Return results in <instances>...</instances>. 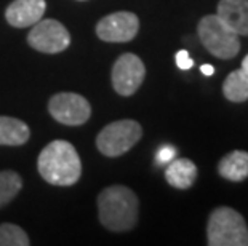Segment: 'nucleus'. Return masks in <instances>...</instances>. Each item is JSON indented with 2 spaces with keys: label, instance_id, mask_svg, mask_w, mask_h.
Masks as SVG:
<instances>
[{
  "label": "nucleus",
  "instance_id": "obj_1",
  "mask_svg": "<svg viewBox=\"0 0 248 246\" xmlns=\"http://www.w3.org/2000/svg\"><path fill=\"white\" fill-rule=\"evenodd\" d=\"M37 168L48 184L60 187L76 184L82 174L80 157L67 141H53L45 145L37 160Z\"/></svg>",
  "mask_w": 248,
  "mask_h": 246
},
{
  "label": "nucleus",
  "instance_id": "obj_2",
  "mask_svg": "<svg viewBox=\"0 0 248 246\" xmlns=\"http://www.w3.org/2000/svg\"><path fill=\"white\" fill-rule=\"evenodd\" d=\"M138 197L125 186L106 187L98 195L99 221L112 232H126L138 222Z\"/></svg>",
  "mask_w": 248,
  "mask_h": 246
},
{
  "label": "nucleus",
  "instance_id": "obj_3",
  "mask_svg": "<svg viewBox=\"0 0 248 246\" xmlns=\"http://www.w3.org/2000/svg\"><path fill=\"white\" fill-rule=\"evenodd\" d=\"M207 237L210 246H248V227L239 211L221 206L210 214Z\"/></svg>",
  "mask_w": 248,
  "mask_h": 246
},
{
  "label": "nucleus",
  "instance_id": "obj_4",
  "mask_svg": "<svg viewBox=\"0 0 248 246\" xmlns=\"http://www.w3.org/2000/svg\"><path fill=\"white\" fill-rule=\"evenodd\" d=\"M197 32L202 45L219 59H232L240 51L239 35L231 30L218 14H207L200 19Z\"/></svg>",
  "mask_w": 248,
  "mask_h": 246
},
{
  "label": "nucleus",
  "instance_id": "obj_5",
  "mask_svg": "<svg viewBox=\"0 0 248 246\" xmlns=\"http://www.w3.org/2000/svg\"><path fill=\"white\" fill-rule=\"evenodd\" d=\"M142 136V128L135 120H119L106 125L96 138L98 150L106 157H119L128 152Z\"/></svg>",
  "mask_w": 248,
  "mask_h": 246
},
{
  "label": "nucleus",
  "instance_id": "obj_6",
  "mask_svg": "<svg viewBox=\"0 0 248 246\" xmlns=\"http://www.w3.org/2000/svg\"><path fill=\"white\" fill-rule=\"evenodd\" d=\"M28 43L42 53H60L71 43L67 29L56 19H40L28 35Z\"/></svg>",
  "mask_w": 248,
  "mask_h": 246
},
{
  "label": "nucleus",
  "instance_id": "obj_7",
  "mask_svg": "<svg viewBox=\"0 0 248 246\" xmlns=\"http://www.w3.org/2000/svg\"><path fill=\"white\" fill-rule=\"evenodd\" d=\"M48 111L56 122L69 127L83 125L92 115V106L76 93H58L48 102Z\"/></svg>",
  "mask_w": 248,
  "mask_h": 246
},
{
  "label": "nucleus",
  "instance_id": "obj_8",
  "mask_svg": "<svg viewBox=\"0 0 248 246\" xmlns=\"http://www.w3.org/2000/svg\"><path fill=\"white\" fill-rule=\"evenodd\" d=\"M146 75L142 61L133 53H125L112 67V87L120 96H131L138 91Z\"/></svg>",
  "mask_w": 248,
  "mask_h": 246
},
{
  "label": "nucleus",
  "instance_id": "obj_9",
  "mask_svg": "<svg viewBox=\"0 0 248 246\" xmlns=\"http://www.w3.org/2000/svg\"><path fill=\"white\" fill-rule=\"evenodd\" d=\"M140 30V19L131 12H117L104 16L96 24V35L104 42L124 43L135 39Z\"/></svg>",
  "mask_w": 248,
  "mask_h": 246
},
{
  "label": "nucleus",
  "instance_id": "obj_10",
  "mask_svg": "<svg viewBox=\"0 0 248 246\" xmlns=\"http://www.w3.org/2000/svg\"><path fill=\"white\" fill-rule=\"evenodd\" d=\"M45 0H15L8 5L5 18L15 28H29L44 18Z\"/></svg>",
  "mask_w": 248,
  "mask_h": 246
},
{
  "label": "nucleus",
  "instance_id": "obj_11",
  "mask_svg": "<svg viewBox=\"0 0 248 246\" xmlns=\"http://www.w3.org/2000/svg\"><path fill=\"white\" fill-rule=\"evenodd\" d=\"M216 14L239 37H248V0H219Z\"/></svg>",
  "mask_w": 248,
  "mask_h": 246
},
{
  "label": "nucleus",
  "instance_id": "obj_12",
  "mask_svg": "<svg viewBox=\"0 0 248 246\" xmlns=\"http://www.w3.org/2000/svg\"><path fill=\"white\" fill-rule=\"evenodd\" d=\"M165 179L175 189H189L197 179V166L187 159L171 160L165 170Z\"/></svg>",
  "mask_w": 248,
  "mask_h": 246
},
{
  "label": "nucleus",
  "instance_id": "obj_13",
  "mask_svg": "<svg viewBox=\"0 0 248 246\" xmlns=\"http://www.w3.org/2000/svg\"><path fill=\"white\" fill-rule=\"evenodd\" d=\"M218 171L224 179L240 182L248 177V154L244 150H232L218 163Z\"/></svg>",
  "mask_w": 248,
  "mask_h": 246
},
{
  "label": "nucleus",
  "instance_id": "obj_14",
  "mask_svg": "<svg viewBox=\"0 0 248 246\" xmlns=\"http://www.w3.org/2000/svg\"><path fill=\"white\" fill-rule=\"evenodd\" d=\"M28 125L13 117H0V145H23L29 141Z\"/></svg>",
  "mask_w": 248,
  "mask_h": 246
},
{
  "label": "nucleus",
  "instance_id": "obj_15",
  "mask_svg": "<svg viewBox=\"0 0 248 246\" xmlns=\"http://www.w3.org/2000/svg\"><path fill=\"white\" fill-rule=\"evenodd\" d=\"M226 99L232 102H244L248 99V71L237 69L231 72L223 83Z\"/></svg>",
  "mask_w": 248,
  "mask_h": 246
},
{
  "label": "nucleus",
  "instance_id": "obj_16",
  "mask_svg": "<svg viewBox=\"0 0 248 246\" xmlns=\"http://www.w3.org/2000/svg\"><path fill=\"white\" fill-rule=\"evenodd\" d=\"M23 187V181L15 171H0V208L8 205Z\"/></svg>",
  "mask_w": 248,
  "mask_h": 246
},
{
  "label": "nucleus",
  "instance_id": "obj_17",
  "mask_svg": "<svg viewBox=\"0 0 248 246\" xmlns=\"http://www.w3.org/2000/svg\"><path fill=\"white\" fill-rule=\"evenodd\" d=\"M31 245L28 233L15 224L0 226V246H28Z\"/></svg>",
  "mask_w": 248,
  "mask_h": 246
},
{
  "label": "nucleus",
  "instance_id": "obj_18",
  "mask_svg": "<svg viewBox=\"0 0 248 246\" xmlns=\"http://www.w3.org/2000/svg\"><path fill=\"white\" fill-rule=\"evenodd\" d=\"M176 155V149L171 147V145H163V147L159 149L155 155V161L157 165H165V163H170V161L175 159Z\"/></svg>",
  "mask_w": 248,
  "mask_h": 246
},
{
  "label": "nucleus",
  "instance_id": "obj_19",
  "mask_svg": "<svg viewBox=\"0 0 248 246\" xmlns=\"http://www.w3.org/2000/svg\"><path fill=\"white\" fill-rule=\"evenodd\" d=\"M176 66L181 71H189L194 66L192 58L189 56V53H187L186 50H179L178 53H176Z\"/></svg>",
  "mask_w": 248,
  "mask_h": 246
},
{
  "label": "nucleus",
  "instance_id": "obj_20",
  "mask_svg": "<svg viewBox=\"0 0 248 246\" xmlns=\"http://www.w3.org/2000/svg\"><path fill=\"white\" fill-rule=\"evenodd\" d=\"M200 71H202L203 75H208V77L215 74V67L210 66V64H203L202 67H200Z\"/></svg>",
  "mask_w": 248,
  "mask_h": 246
},
{
  "label": "nucleus",
  "instance_id": "obj_21",
  "mask_svg": "<svg viewBox=\"0 0 248 246\" xmlns=\"http://www.w3.org/2000/svg\"><path fill=\"white\" fill-rule=\"evenodd\" d=\"M242 69H245V71H248V55L244 58V61H242Z\"/></svg>",
  "mask_w": 248,
  "mask_h": 246
}]
</instances>
